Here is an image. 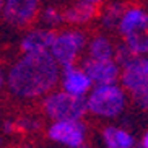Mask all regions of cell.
<instances>
[{
    "instance_id": "6da1fadb",
    "label": "cell",
    "mask_w": 148,
    "mask_h": 148,
    "mask_svg": "<svg viewBox=\"0 0 148 148\" xmlns=\"http://www.w3.org/2000/svg\"><path fill=\"white\" fill-rule=\"evenodd\" d=\"M60 78V67L49 52L23 54L7 77L10 91L21 99H34L52 91Z\"/></svg>"
},
{
    "instance_id": "7a4b0ae2",
    "label": "cell",
    "mask_w": 148,
    "mask_h": 148,
    "mask_svg": "<svg viewBox=\"0 0 148 148\" xmlns=\"http://www.w3.org/2000/svg\"><path fill=\"white\" fill-rule=\"evenodd\" d=\"M127 106L125 90L117 85H95L86 96V109L93 116L112 119L121 116Z\"/></svg>"
},
{
    "instance_id": "3957f363",
    "label": "cell",
    "mask_w": 148,
    "mask_h": 148,
    "mask_svg": "<svg viewBox=\"0 0 148 148\" xmlns=\"http://www.w3.org/2000/svg\"><path fill=\"white\" fill-rule=\"evenodd\" d=\"M42 111L54 121H82L88 112L86 96H73L67 91H51L42 98Z\"/></svg>"
},
{
    "instance_id": "277c9868",
    "label": "cell",
    "mask_w": 148,
    "mask_h": 148,
    "mask_svg": "<svg viewBox=\"0 0 148 148\" xmlns=\"http://www.w3.org/2000/svg\"><path fill=\"white\" fill-rule=\"evenodd\" d=\"M86 34L80 29H65L57 33L49 54L57 62L59 67H65L75 64L78 56L86 47Z\"/></svg>"
},
{
    "instance_id": "5b68a950",
    "label": "cell",
    "mask_w": 148,
    "mask_h": 148,
    "mask_svg": "<svg viewBox=\"0 0 148 148\" xmlns=\"http://www.w3.org/2000/svg\"><path fill=\"white\" fill-rule=\"evenodd\" d=\"M49 138L67 148H78L85 143L86 125L83 121H54L47 129Z\"/></svg>"
},
{
    "instance_id": "8992f818",
    "label": "cell",
    "mask_w": 148,
    "mask_h": 148,
    "mask_svg": "<svg viewBox=\"0 0 148 148\" xmlns=\"http://www.w3.org/2000/svg\"><path fill=\"white\" fill-rule=\"evenodd\" d=\"M39 10V0H3L2 16L13 26H28Z\"/></svg>"
},
{
    "instance_id": "52a82bcc",
    "label": "cell",
    "mask_w": 148,
    "mask_h": 148,
    "mask_svg": "<svg viewBox=\"0 0 148 148\" xmlns=\"http://www.w3.org/2000/svg\"><path fill=\"white\" fill-rule=\"evenodd\" d=\"M121 86L132 95L148 80V56L135 54L121 67Z\"/></svg>"
},
{
    "instance_id": "ba28073f",
    "label": "cell",
    "mask_w": 148,
    "mask_h": 148,
    "mask_svg": "<svg viewBox=\"0 0 148 148\" xmlns=\"http://www.w3.org/2000/svg\"><path fill=\"white\" fill-rule=\"evenodd\" d=\"M82 69L90 77L93 85H111L121 77V67L114 59L111 60H93L86 57L82 64Z\"/></svg>"
},
{
    "instance_id": "9c48e42d",
    "label": "cell",
    "mask_w": 148,
    "mask_h": 148,
    "mask_svg": "<svg viewBox=\"0 0 148 148\" xmlns=\"http://www.w3.org/2000/svg\"><path fill=\"white\" fill-rule=\"evenodd\" d=\"M60 83L64 91L73 96H86L93 88V82L90 80V77L85 73L82 67H77L75 64L62 67Z\"/></svg>"
},
{
    "instance_id": "30bf717a",
    "label": "cell",
    "mask_w": 148,
    "mask_h": 148,
    "mask_svg": "<svg viewBox=\"0 0 148 148\" xmlns=\"http://www.w3.org/2000/svg\"><path fill=\"white\" fill-rule=\"evenodd\" d=\"M57 33L51 28H36L28 31L21 39L23 54H34V52H49Z\"/></svg>"
},
{
    "instance_id": "8fae6325",
    "label": "cell",
    "mask_w": 148,
    "mask_h": 148,
    "mask_svg": "<svg viewBox=\"0 0 148 148\" xmlns=\"http://www.w3.org/2000/svg\"><path fill=\"white\" fill-rule=\"evenodd\" d=\"M148 18V13L145 12L143 8L140 7H129V8L124 10V13L121 16V21H119V33L122 36H127L134 33L135 29H138L142 25H145Z\"/></svg>"
},
{
    "instance_id": "7c38bea8",
    "label": "cell",
    "mask_w": 148,
    "mask_h": 148,
    "mask_svg": "<svg viewBox=\"0 0 148 148\" xmlns=\"http://www.w3.org/2000/svg\"><path fill=\"white\" fill-rule=\"evenodd\" d=\"M95 16H96V5L82 0V2H77L75 5H72L69 10H65L64 21L70 23V25H86Z\"/></svg>"
},
{
    "instance_id": "4fadbf2b",
    "label": "cell",
    "mask_w": 148,
    "mask_h": 148,
    "mask_svg": "<svg viewBox=\"0 0 148 148\" xmlns=\"http://www.w3.org/2000/svg\"><path fill=\"white\" fill-rule=\"evenodd\" d=\"M103 140H104L106 148H134L135 147L134 135L116 125H108L103 130Z\"/></svg>"
},
{
    "instance_id": "5bb4252c",
    "label": "cell",
    "mask_w": 148,
    "mask_h": 148,
    "mask_svg": "<svg viewBox=\"0 0 148 148\" xmlns=\"http://www.w3.org/2000/svg\"><path fill=\"white\" fill-rule=\"evenodd\" d=\"M114 52L116 47L112 46L111 39L103 34L95 36L88 42V57L93 60H111L114 59Z\"/></svg>"
},
{
    "instance_id": "9a60e30c",
    "label": "cell",
    "mask_w": 148,
    "mask_h": 148,
    "mask_svg": "<svg viewBox=\"0 0 148 148\" xmlns=\"http://www.w3.org/2000/svg\"><path fill=\"white\" fill-rule=\"evenodd\" d=\"M124 44L138 56H148V18L138 29L124 36Z\"/></svg>"
},
{
    "instance_id": "2e32d148",
    "label": "cell",
    "mask_w": 148,
    "mask_h": 148,
    "mask_svg": "<svg viewBox=\"0 0 148 148\" xmlns=\"http://www.w3.org/2000/svg\"><path fill=\"white\" fill-rule=\"evenodd\" d=\"M125 8L127 7L122 2H112V3H109L104 8L103 15H101V25L106 29H116L119 26L121 16H122V13H124Z\"/></svg>"
},
{
    "instance_id": "e0dca14e",
    "label": "cell",
    "mask_w": 148,
    "mask_h": 148,
    "mask_svg": "<svg viewBox=\"0 0 148 148\" xmlns=\"http://www.w3.org/2000/svg\"><path fill=\"white\" fill-rule=\"evenodd\" d=\"M41 21L46 25L47 28H56L59 25L64 23V13H60L57 8L54 7H47V8L42 10V13H41Z\"/></svg>"
},
{
    "instance_id": "ac0fdd59",
    "label": "cell",
    "mask_w": 148,
    "mask_h": 148,
    "mask_svg": "<svg viewBox=\"0 0 148 148\" xmlns=\"http://www.w3.org/2000/svg\"><path fill=\"white\" fill-rule=\"evenodd\" d=\"M132 98H134L135 104L138 106L140 109L148 111V80L137 90V91L132 93Z\"/></svg>"
},
{
    "instance_id": "d6986e66",
    "label": "cell",
    "mask_w": 148,
    "mask_h": 148,
    "mask_svg": "<svg viewBox=\"0 0 148 148\" xmlns=\"http://www.w3.org/2000/svg\"><path fill=\"white\" fill-rule=\"evenodd\" d=\"M15 125H16V129H20L23 132H36L41 129V122L33 116H26V117L20 119Z\"/></svg>"
},
{
    "instance_id": "ffe728a7",
    "label": "cell",
    "mask_w": 148,
    "mask_h": 148,
    "mask_svg": "<svg viewBox=\"0 0 148 148\" xmlns=\"http://www.w3.org/2000/svg\"><path fill=\"white\" fill-rule=\"evenodd\" d=\"M15 129H16V125H15V122H12V121H7L3 124V132L5 134H12Z\"/></svg>"
},
{
    "instance_id": "44dd1931",
    "label": "cell",
    "mask_w": 148,
    "mask_h": 148,
    "mask_svg": "<svg viewBox=\"0 0 148 148\" xmlns=\"http://www.w3.org/2000/svg\"><path fill=\"white\" fill-rule=\"evenodd\" d=\"M140 145H142V148H148V130L143 134V137H142V142H140Z\"/></svg>"
},
{
    "instance_id": "7402d4cb",
    "label": "cell",
    "mask_w": 148,
    "mask_h": 148,
    "mask_svg": "<svg viewBox=\"0 0 148 148\" xmlns=\"http://www.w3.org/2000/svg\"><path fill=\"white\" fill-rule=\"evenodd\" d=\"M3 83H5V78H3V73L0 72V90L3 88Z\"/></svg>"
},
{
    "instance_id": "603a6c76",
    "label": "cell",
    "mask_w": 148,
    "mask_h": 148,
    "mask_svg": "<svg viewBox=\"0 0 148 148\" xmlns=\"http://www.w3.org/2000/svg\"><path fill=\"white\" fill-rule=\"evenodd\" d=\"M85 2H90V3H93V5H98V3H101V2H104V0H85Z\"/></svg>"
},
{
    "instance_id": "cb8c5ba5",
    "label": "cell",
    "mask_w": 148,
    "mask_h": 148,
    "mask_svg": "<svg viewBox=\"0 0 148 148\" xmlns=\"http://www.w3.org/2000/svg\"><path fill=\"white\" fill-rule=\"evenodd\" d=\"M2 8H3V0H0V13H2Z\"/></svg>"
},
{
    "instance_id": "d4e9b609",
    "label": "cell",
    "mask_w": 148,
    "mask_h": 148,
    "mask_svg": "<svg viewBox=\"0 0 148 148\" xmlns=\"http://www.w3.org/2000/svg\"><path fill=\"white\" fill-rule=\"evenodd\" d=\"M78 148H88V145H86V143H83V145H80Z\"/></svg>"
},
{
    "instance_id": "484cf974",
    "label": "cell",
    "mask_w": 148,
    "mask_h": 148,
    "mask_svg": "<svg viewBox=\"0 0 148 148\" xmlns=\"http://www.w3.org/2000/svg\"><path fill=\"white\" fill-rule=\"evenodd\" d=\"M0 145H2V138H0Z\"/></svg>"
}]
</instances>
